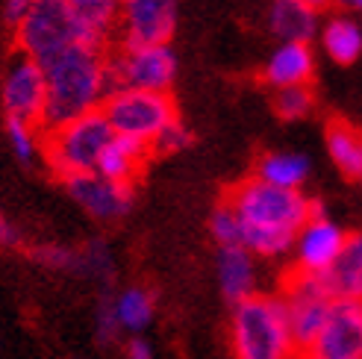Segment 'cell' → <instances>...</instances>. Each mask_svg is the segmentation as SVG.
Segmentation results:
<instances>
[{
    "label": "cell",
    "instance_id": "6da1fadb",
    "mask_svg": "<svg viewBox=\"0 0 362 359\" xmlns=\"http://www.w3.org/2000/svg\"><path fill=\"white\" fill-rule=\"evenodd\" d=\"M230 206L242 221V247L265 259L286 257L313 215V201H306L300 192L268 186L259 177L233 192Z\"/></svg>",
    "mask_w": 362,
    "mask_h": 359
},
{
    "label": "cell",
    "instance_id": "7a4b0ae2",
    "mask_svg": "<svg viewBox=\"0 0 362 359\" xmlns=\"http://www.w3.org/2000/svg\"><path fill=\"white\" fill-rule=\"evenodd\" d=\"M42 68L47 77V106L42 118L45 130H57L68 121L103 110L112 92L110 59L103 57V47L71 45L53 53Z\"/></svg>",
    "mask_w": 362,
    "mask_h": 359
},
{
    "label": "cell",
    "instance_id": "3957f363",
    "mask_svg": "<svg viewBox=\"0 0 362 359\" xmlns=\"http://www.w3.org/2000/svg\"><path fill=\"white\" fill-rule=\"evenodd\" d=\"M230 351L233 359H298L280 295H253L233 307Z\"/></svg>",
    "mask_w": 362,
    "mask_h": 359
},
{
    "label": "cell",
    "instance_id": "277c9868",
    "mask_svg": "<svg viewBox=\"0 0 362 359\" xmlns=\"http://www.w3.org/2000/svg\"><path fill=\"white\" fill-rule=\"evenodd\" d=\"M15 39L24 57L35 62H47L53 53H59L71 45H92L103 47L106 39L95 35L83 21L68 9L65 0H35L15 24Z\"/></svg>",
    "mask_w": 362,
    "mask_h": 359
},
{
    "label": "cell",
    "instance_id": "5b68a950",
    "mask_svg": "<svg viewBox=\"0 0 362 359\" xmlns=\"http://www.w3.org/2000/svg\"><path fill=\"white\" fill-rule=\"evenodd\" d=\"M115 139V130L110 127L103 110L88 112L77 121H68L57 130L45 133V156L50 168L57 171L62 180L92 174L98 171V163L103 151L110 148Z\"/></svg>",
    "mask_w": 362,
    "mask_h": 359
},
{
    "label": "cell",
    "instance_id": "8992f818",
    "mask_svg": "<svg viewBox=\"0 0 362 359\" xmlns=\"http://www.w3.org/2000/svg\"><path fill=\"white\" fill-rule=\"evenodd\" d=\"M103 115L115 136L139 139L153 145L156 136L177 121L174 100L162 92H139V88H115L103 103Z\"/></svg>",
    "mask_w": 362,
    "mask_h": 359
},
{
    "label": "cell",
    "instance_id": "52a82bcc",
    "mask_svg": "<svg viewBox=\"0 0 362 359\" xmlns=\"http://www.w3.org/2000/svg\"><path fill=\"white\" fill-rule=\"evenodd\" d=\"M177 77V53L168 45H151V47H127L110 59V86L115 88H139V92H162Z\"/></svg>",
    "mask_w": 362,
    "mask_h": 359
},
{
    "label": "cell",
    "instance_id": "ba28073f",
    "mask_svg": "<svg viewBox=\"0 0 362 359\" xmlns=\"http://www.w3.org/2000/svg\"><path fill=\"white\" fill-rule=\"evenodd\" d=\"M280 298L286 303L288 330H292L295 348L300 353L315 342L321 327L327 324L336 298L327 292V286H324L321 277H306V274H295L292 280H288L286 292Z\"/></svg>",
    "mask_w": 362,
    "mask_h": 359
},
{
    "label": "cell",
    "instance_id": "9c48e42d",
    "mask_svg": "<svg viewBox=\"0 0 362 359\" xmlns=\"http://www.w3.org/2000/svg\"><path fill=\"white\" fill-rule=\"evenodd\" d=\"M348 242V233L341 230L333 218H327L321 204H313V215L306 221L295 239V265L298 274L306 277H324L336 265V259L341 257Z\"/></svg>",
    "mask_w": 362,
    "mask_h": 359
},
{
    "label": "cell",
    "instance_id": "30bf717a",
    "mask_svg": "<svg viewBox=\"0 0 362 359\" xmlns=\"http://www.w3.org/2000/svg\"><path fill=\"white\" fill-rule=\"evenodd\" d=\"M0 92H4V106L9 118L42 124L45 106H47V77L42 62L18 53L6 68Z\"/></svg>",
    "mask_w": 362,
    "mask_h": 359
},
{
    "label": "cell",
    "instance_id": "8fae6325",
    "mask_svg": "<svg viewBox=\"0 0 362 359\" xmlns=\"http://www.w3.org/2000/svg\"><path fill=\"white\" fill-rule=\"evenodd\" d=\"M298 359H362V300H336L327 324Z\"/></svg>",
    "mask_w": 362,
    "mask_h": 359
},
{
    "label": "cell",
    "instance_id": "7c38bea8",
    "mask_svg": "<svg viewBox=\"0 0 362 359\" xmlns=\"http://www.w3.org/2000/svg\"><path fill=\"white\" fill-rule=\"evenodd\" d=\"M118 21L127 47L168 45L177 30V0H124Z\"/></svg>",
    "mask_w": 362,
    "mask_h": 359
},
{
    "label": "cell",
    "instance_id": "4fadbf2b",
    "mask_svg": "<svg viewBox=\"0 0 362 359\" xmlns=\"http://www.w3.org/2000/svg\"><path fill=\"white\" fill-rule=\"evenodd\" d=\"M65 186L68 194L98 221L124 218L133 209V183H112V180L92 171L80 177H68Z\"/></svg>",
    "mask_w": 362,
    "mask_h": 359
},
{
    "label": "cell",
    "instance_id": "5bb4252c",
    "mask_svg": "<svg viewBox=\"0 0 362 359\" xmlns=\"http://www.w3.org/2000/svg\"><path fill=\"white\" fill-rule=\"evenodd\" d=\"M257 257L247 247H218L215 257V274H218L221 295L236 307V303L257 295Z\"/></svg>",
    "mask_w": 362,
    "mask_h": 359
},
{
    "label": "cell",
    "instance_id": "9a60e30c",
    "mask_svg": "<svg viewBox=\"0 0 362 359\" xmlns=\"http://www.w3.org/2000/svg\"><path fill=\"white\" fill-rule=\"evenodd\" d=\"M268 27L280 39V45H310L318 30V12L303 0H271L268 4Z\"/></svg>",
    "mask_w": 362,
    "mask_h": 359
},
{
    "label": "cell",
    "instance_id": "2e32d148",
    "mask_svg": "<svg viewBox=\"0 0 362 359\" xmlns=\"http://www.w3.org/2000/svg\"><path fill=\"white\" fill-rule=\"evenodd\" d=\"M313 68H315V59H313L310 45L286 42L268 57L265 80L271 86H277V92L280 88H292V86H306L313 77Z\"/></svg>",
    "mask_w": 362,
    "mask_h": 359
},
{
    "label": "cell",
    "instance_id": "e0dca14e",
    "mask_svg": "<svg viewBox=\"0 0 362 359\" xmlns=\"http://www.w3.org/2000/svg\"><path fill=\"white\" fill-rule=\"evenodd\" d=\"M321 280L336 300H362V230L348 236L341 257Z\"/></svg>",
    "mask_w": 362,
    "mask_h": 359
},
{
    "label": "cell",
    "instance_id": "ac0fdd59",
    "mask_svg": "<svg viewBox=\"0 0 362 359\" xmlns=\"http://www.w3.org/2000/svg\"><path fill=\"white\" fill-rule=\"evenodd\" d=\"M148 148L139 139H127V136H115L110 141V148L103 151L100 163H98V174L112 180V183H133V177L139 174L141 159L148 156Z\"/></svg>",
    "mask_w": 362,
    "mask_h": 359
},
{
    "label": "cell",
    "instance_id": "d6986e66",
    "mask_svg": "<svg viewBox=\"0 0 362 359\" xmlns=\"http://www.w3.org/2000/svg\"><path fill=\"white\" fill-rule=\"evenodd\" d=\"M112 303H115V315L124 333L144 336V330L153 324L156 300L144 286H127L118 295H112Z\"/></svg>",
    "mask_w": 362,
    "mask_h": 359
},
{
    "label": "cell",
    "instance_id": "ffe728a7",
    "mask_svg": "<svg viewBox=\"0 0 362 359\" xmlns=\"http://www.w3.org/2000/svg\"><path fill=\"white\" fill-rule=\"evenodd\" d=\"M257 177L268 186L277 189H295L300 192V186L310 177V159L295 151H280V153H268L259 159V171Z\"/></svg>",
    "mask_w": 362,
    "mask_h": 359
},
{
    "label": "cell",
    "instance_id": "44dd1931",
    "mask_svg": "<svg viewBox=\"0 0 362 359\" xmlns=\"http://www.w3.org/2000/svg\"><path fill=\"white\" fill-rule=\"evenodd\" d=\"M321 45L333 62L351 65L362 53V24H356L354 18H345V15L330 18L321 30Z\"/></svg>",
    "mask_w": 362,
    "mask_h": 359
},
{
    "label": "cell",
    "instance_id": "7402d4cb",
    "mask_svg": "<svg viewBox=\"0 0 362 359\" xmlns=\"http://www.w3.org/2000/svg\"><path fill=\"white\" fill-rule=\"evenodd\" d=\"M330 159L341 168V174L362 183V133L348 124H333L327 130Z\"/></svg>",
    "mask_w": 362,
    "mask_h": 359
},
{
    "label": "cell",
    "instance_id": "603a6c76",
    "mask_svg": "<svg viewBox=\"0 0 362 359\" xmlns=\"http://www.w3.org/2000/svg\"><path fill=\"white\" fill-rule=\"evenodd\" d=\"M65 4L83 21V27H88L95 35H100V39H106V33H110L121 18L124 0H65Z\"/></svg>",
    "mask_w": 362,
    "mask_h": 359
},
{
    "label": "cell",
    "instance_id": "cb8c5ba5",
    "mask_svg": "<svg viewBox=\"0 0 362 359\" xmlns=\"http://www.w3.org/2000/svg\"><path fill=\"white\" fill-rule=\"evenodd\" d=\"M33 259L47 271H62V274H80V247L68 245H39L33 250Z\"/></svg>",
    "mask_w": 362,
    "mask_h": 359
},
{
    "label": "cell",
    "instance_id": "d4e9b609",
    "mask_svg": "<svg viewBox=\"0 0 362 359\" xmlns=\"http://www.w3.org/2000/svg\"><path fill=\"white\" fill-rule=\"evenodd\" d=\"M6 139L12 145V153L21 159V163H30V159L39 153V124H30L21 118H6Z\"/></svg>",
    "mask_w": 362,
    "mask_h": 359
},
{
    "label": "cell",
    "instance_id": "484cf974",
    "mask_svg": "<svg viewBox=\"0 0 362 359\" xmlns=\"http://www.w3.org/2000/svg\"><path fill=\"white\" fill-rule=\"evenodd\" d=\"M209 233H212V239H215L218 247L242 245V221H239L236 209H233L230 204H221L209 218Z\"/></svg>",
    "mask_w": 362,
    "mask_h": 359
},
{
    "label": "cell",
    "instance_id": "4316f807",
    "mask_svg": "<svg viewBox=\"0 0 362 359\" xmlns=\"http://www.w3.org/2000/svg\"><path fill=\"white\" fill-rule=\"evenodd\" d=\"M112 274V254L103 242H88L80 247V277L106 280Z\"/></svg>",
    "mask_w": 362,
    "mask_h": 359
},
{
    "label": "cell",
    "instance_id": "83f0119b",
    "mask_svg": "<svg viewBox=\"0 0 362 359\" xmlns=\"http://www.w3.org/2000/svg\"><path fill=\"white\" fill-rule=\"evenodd\" d=\"M121 324H118V315H115V303H112V295L100 298L98 303V312H95V339L103 345V348H112L118 339H121Z\"/></svg>",
    "mask_w": 362,
    "mask_h": 359
},
{
    "label": "cell",
    "instance_id": "f1b7e54d",
    "mask_svg": "<svg viewBox=\"0 0 362 359\" xmlns=\"http://www.w3.org/2000/svg\"><path fill=\"white\" fill-rule=\"evenodd\" d=\"M313 110V95L306 86H292V88H280L277 92V112L286 121H298L303 115H310Z\"/></svg>",
    "mask_w": 362,
    "mask_h": 359
},
{
    "label": "cell",
    "instance_id": "f546056e",
    "mask_svg": "<svg viewBox=\"0 0 362 359\" xmlns=\"http://www.w3.org/2000/svg\"><path fill=\"white\" fill-rule=\"evenodd\" d=\"M192 145V133H189V127L183 121H171L165 130H162L159 136H156V141H153V151H159V153H177V151H183V148H189Z\"/></svg>",
    "mask_w": 362,
    "mask_h": 359
},
{
    "label": "cell",
    "instance_id": "4dcf8cb0",
    "mask_svg": "<svg viewBox=\"0 0 362 359\" xmlns=\"http://www.w3.org/2000/svg\"><path fill=\"white\" fill-rule=\"evenodd\" d=\"M124 359H156L151 339L130 336V339H127V345H124Z\"/></svg>",
    "mask_w": 362,
    "mask_h": 359
},
{
    "label": "cell",
    "instance_id": "1f68e13d",
    "mask_svg": "<svg viewBox=\"0 0 362 359\" xmlns=\"http://www.w3.org/2000/svg\"><path fill=\"white\" fill-rule=\"evenodd\" d=\"M33 4H35V0H4V12H6V18L12 24H18Z\"/></svg>",
    "mask_w": 362,
    "mask_h": 359
},
{
    "label": "cell",
    "instance_id": "d6a6232c",
    "mask_svg": "<svg viewBox=\"0 0 362 359\" xmlns=\"http://www.w3.org/2000/svg\"><path fill=\"white\" fill-rule=\"evenodd\" d=\"M18 242V233H15V227L0 215V247H6V245H15Z\"/></svg>",
    "mask_w": 362,
    "mask_h": 359
},
{
    "label": "cell",
    "instance_id": "836d02e7",
    "mask_svg": "<svg viewBox=\"0 0 362 359\" xmlns=\"http://www.w3.org/2000/svg\"><path fill=\"white\" fill-rule=\"evenodd\" d=\"M303 4H306V6H313V9L318 12V9H324V6H330L333 0H303Z\"/></svg>",
    "mask_w": 362,
    "mask_h": 359
},
{
    "label": "cell",
    "instance_id": "e575fe53",
    "mask_svg": "<svg viewBox=\"0 0 362 359\" xmlns=\"http://www.w3.org/2000/svg\"><path fill=\"white\" fill-rule=\"evenodd\" d=\"M345 6H351V9H362V0H341Z\"/></svg>",
    "mask_w": 362,
    "mask_h": 359
},
{
    "label": "cell",
    "instance_id": "d590c367",
    "mask_svg": "<svg viewBox=\"0 0 362 359\" xmlns=\"http://www.w3.org/2000/svg\"><path fill=\"white\" fill-rule=\"evenodd\" d=\"M339 4H341V0H339Z\"/></svg>",
    "mask_w": 362,
    "mask_h": 359
}]
</instances>
